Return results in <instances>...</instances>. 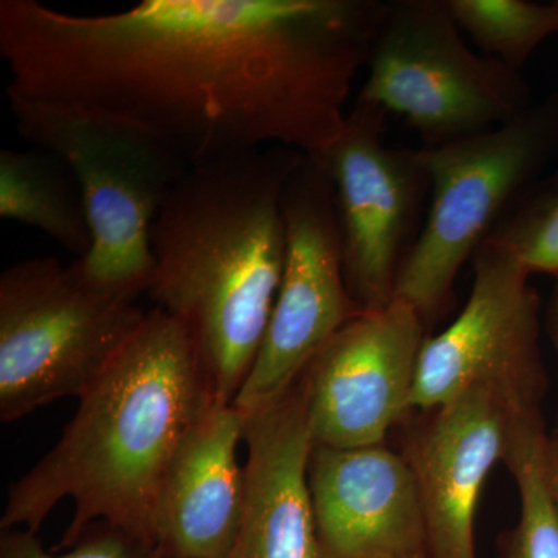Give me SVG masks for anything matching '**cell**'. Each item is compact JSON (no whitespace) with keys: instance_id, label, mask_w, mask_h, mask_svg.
<instances>
[{"instance_id":"cell-1","label":"cell","mask_w":558,"mask_h":558,"mask_svg":"<svg viewBox=\"0 0 558 558\" xmlns=\"http://www.w3.org/2000/svg\"><path fill=\"white\" fill-rule=\"evenodd\" d=\"M380 0H143L72 14L0 2L7 89L130 121L190 167L269 146L317 156L344 126Z\"/></svg>"},{"instance_id":"cell-8","label":"cell","mask_w":558,"mask_h":558,"mask_svg":"<svg viewBox=\"0 0 558 558\" xmlns=\"http://www.w3.org/2000/svg\"><path fill=\"white\" fill-rule=\"evenodd\" d=\"M387 117L379 106L355 100L339 137L314 156L332 183L344 279L362 311L395 301L428 208L427 168L418 149L389 148Z\"/></svg>"},{"instance_id":"cell-20","label":"cell","mask_w":558,"mask_h":558,"mask_svg":"<svg viewBox=\"0 0 558 558\" xmlns=\"http://www.w3.org/2000/svg\"><path fill=\"white\" fill-rule=\"evenodd\" d=\"M0 558H161L149 539L108 521H95L65 553L44 548L27 529H0Z\"/></svg>"},{"instance_id":"cell-4","label":"cell","mask_w":558,"mask_h":558,"mask_svg":"<svg viewBox=\"0 0 558 558\" xmlns=\"http://www.w3.org/2000/svg\"><path fill=\"white\" fill-rule=\"evenodd\" d=\"M7 100L17 134L58 157L78 182L92 230L90 252L76 259L80 269L123 295H146L150 227L189 161L153 132L109 113L10 89Z\"/></svg>"},{"instance_id":"cell-18","label":"cell","mask_w":558,"mask_h":558,"mask_svg":"<svg viewBox=\"0 0 558 558\" xmlns=\"http://www.w3.org/2000/svg\"><path fill=\"white\" fill-rule=\"evenodd\" d=\"M446 5L481 53L515 72L546 39L558 35V0H446Z\"/></svg>"},{"instance_id":"cell-11","label":"cell","mask_w":558,"mask_h":558,"mask_svg":"<svg viewBox=\"0 0 558 558\" xmlns=\"http://www.w3.org/2000/svg\"><path fill=\"white\" fill-rule=\"evenodd\" d=\"M424 319L395 300L360 312L325 344L299 381L312 447L379 446L410 413Z\"/></svg>"},{"instance_id":"cell-16","label":"cell","mask_w":558,"mask_h":558,"mask_svg":"<svg viewBox=\"0 0 558 558\" xmlns=\"http://www.w3.org/2000/svg\"><path fill=\"white\" fill-rule=\"evenodd\" d=\"M0 216L43 231L78 259L90 252L89 215L78 182L47 150H0Z\"/></svg>"},{"instance_id":"cell-6","label":"cell","mask_w":558,"mask_h":558,"mask_svg":"<svg viewBox=\"0 0 558 558\" xmlns=\"http://www.w3.org/2000/svg\"><path fill=\"white\" fill-rule=\"evenodd\" d=\"M137 300L90 281L76 260L36 256L0 275V421L81 398L145 322Z\"/></svg>"},{"instance_id":"cell-15","label":"cell","mask_w":558,"mask_h":558,"mask_svg":"<svg viewBox=\"0 0 558 558\" xmlns=\"http://www.w3.org/2000/svg\"><path fill=\"white\" fill-rule=\"evenodd\" d=\"M244 517L231 558H332L319 538L307 462L312 450L299 381L248 414Z\"/></svg>"},{"instance_id":"cell-22","label":"cell","mask_w":558,"mask_h":558,"mask_svg":"<svg viewBox=\"0 0 558 558\" xmlns=\"http://www.w3.org/2000/svg\"><path fill=\"white\" fill-rule=\"evenodd\" d=\"M546 329H548L550 343L556 348L558 354V278H556L553 292H550L548 310H546Z\"/></svg>"},{"instance_id":"cell-14","label":"cell","mask_w":558,"mask_h":558,"mask_svg":"<svg viewBox=\"0 0 558 558\" xmlns=\"http://www.w3.org/2000/svg\"><path fill=\"white\" fill-rule=\"evenodd\" d=\"M247 417L213 405L183 438L161 481L153 513L161 558H231L245 506V468L238 462Z\"/></svg>"},{"instance_id":"cell-13","label":"cell","mask_w":558,"mask_h":558,"mask_svg":"<svg viewBox=\"0 0 558 558\" xmlns=\"http://www.w3.org/2000/svg\"><path fill=\"white\" fill-rule=\"evenodd\" d=\"M307 483L332 558H432L416 480L387 444L312 447Z\"/></svg>"},{"instance_id":"cell-7","label":"cell","mask_w":558,"mask_h":558,"mask_svg":"<svg viewBox=\"0 0 558 558\" xmlns=\"http://www.w3.org/2000/svg\"><path fill=\"white\" fill-rule=\"evenodd\" d=\"M359 101L402 117L436 148L483 134L532 105L521 72L469 46L446 0H395L371 50Z\"/></svg>"},{"instance_id":"cell-21","label":"cell","mask_w":558,"mask_h":558,"mask_svg":"<svg viewBox=\"0 0 558 558\" xmlns=\"http://www.w3.org/2000/svg\"><path fill=\"white\" fill-rule=\"evenodd\" d=\"M545 470L548 478L550 495L558 512V435H548L545 442Z\"/></svg>"},{"instance_id":"cell-3","label":"cell","mask_w":558,"mask_h":558,"mask_svg":"<svg viewBox=\"0 0 558 558\" xmlns=\"http://www.w3.org/2000/svg\"><path fill=\"white\" fill-rule=\"evenodd\" d=\"M213 405L189 333L149 311L84 396L60 440L11 484L0 529L36 532L65 498L75 505L54 553L95 521L149 539L157 494L183 438ZM156 546V545H154Z\"/></svg>"},{"instance_id":"cell-5","label":"cell","mask_w":558,"mask_h":558,"mask_svg":"<svg viewBox=\"0 0 558 558\" xmlns=\"http://www.w3.org/2000/svg\"><path fill=\"white\" fill-rule=\"evenodd\" d=\"M418 154L429 178L428 208L395 300L413 307L429 329L449 314L464 264L558 160V95L495 130Z\"/></svg>"},{"instance_id":"cell-19","label":"cell","mask_w":558,"mask_h":558,"mask_svg":"<svg viewBox=\"0 0 558 558\" xmlns=\"http://www.w3.org/2000/svg\"><path fill=\"white\" fill-rule=\"evenodd\" d=\"M484 244L508 253L531 275L558 278V160L513 204Z\"/></svg>"},{"instance_id":"cell-2","label":"cell","mask_w":558,"mask_h":558,"mask_svg":"<svg viewBox=\"0 0 558 558\" xmlns=\"http://www.w3.org/2000/svg\"><path fill=\"white\" fill-rule=\"evenodd\" d=\"M303 153L269 146L191 167L150 227L146 295L189 333L213 399L233 405L284 274V194Z\"/></svg>"},{"instance_id":"cell-12","label":"cell","mask_w":558,"mask_h":558,"mask_svg":"<svg viewBox=\"0 0 558 558\" xmlns=\"http://www.w3.org/2000/svg\"><path fill=\"white\" fill-rule=\"evenodd\" d=\"M417 413L400 453L416 480L429 557L476 558V510L488 473L508 461L520 422L542 411L523 409L498 389L473 387Z\"/></svg>"},{"instance_id":"cell-9","label":"cell","mask_w":558,"mask_h":558,"mask_svg":"<svg viewBox=\"0 0 558 558\" xmlns=\"http://www.w3.org/2000/svg\"><path fill=\"white\" fill-rule=\"evenodd\" d=\"M284 274L255 365L233 405L244 416L289 391L319 349L360 310L349 293L332 183L317 157L303 154L284 194Z\"/></svg>"},{"instance_id":"cell-10","label":"cell","mask_w":558,"mask_h":558,"mask_svg":"<svg viewBox=\"0 0 558 558\" xmlns=\"http://www.w3.org/2000/svg\"><path fill=\"white\" fill-rule=\"evenodd\" d=\"M472 263L468 303L422 347L411 410L438 409L470 388L490 387L523 409L542 411L548 376L539 349L542 304L531 274L488 244Z\"/></svg>"},{"instance_id":"cell-17","label":"cell","mask_w":558,"mask_h":558,"mask_svg":"<svg viewBox=\"0 0 558 558\" xmlns=\"http://www.w3.org/2000/svg\"><path fill=\"white\" fill-rule=\"evenodd\" d=\"M543 414L524 417L510 447L508 468L520 495V519L499 539V558H558V512L545 470Z\"/></svg>"}]
</instances>
